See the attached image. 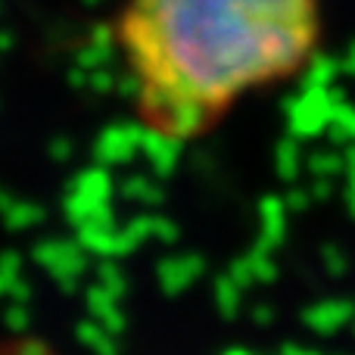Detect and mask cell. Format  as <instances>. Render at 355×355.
<instances>
[{"instance_id": "obj_1", "label": "cell", "mask_w": 355, "mask_h": 355, "mask_svg": "<svg viewBox=\"0 0 355 355\" xmlns=\"http://www.w3.org/2000/svg\"><path fill=\"white\" fill-rule=\"evenodd\" d=\"M321 0H125L112 22L135 119L162 144L215 131L318 47Z\"/></svg>"}, {"instance_id": "obj_2", "label": "cell", "mask_w": 355, "mask_h": 355, "mask_svg": "<svg viewBox=\"0 0 355 355\" xmlns=\"http://www.w3.org/2000/svg\"><path fill=\"white\" fill-rule=\"evenodd\" d=\"M0 355H62L50 340L35 334H10L0 337Z\"/></svg>"}]
</instances>
